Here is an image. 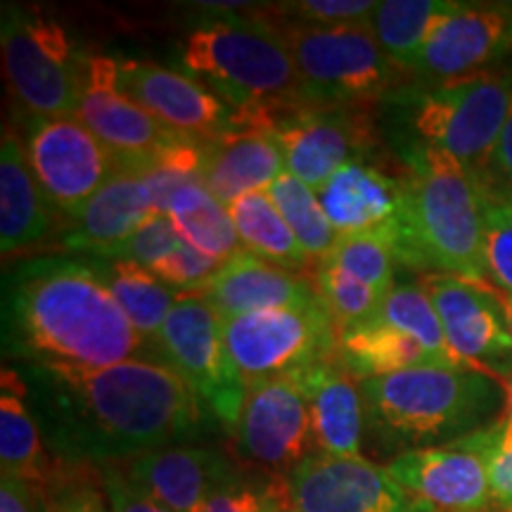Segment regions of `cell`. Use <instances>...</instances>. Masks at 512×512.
<instances>
[{"instance_id": "cell-1", "label": "cell", "mask_w": 512, "mask_h": 512, "mask_svg": "<svg viewBox=\"0 0 512 512\" xmlns=\"http://www.w3.org/2000/svg\"><path fill=\"white\" fill-rule=\"evenodd\" d=\"M36 418L72 465H119L200 437L204 403L162 358L100 370L31 366Z\"/></svg>"}, {"instance_id": "cell-2", "label": "cell", "mask_w": 512, "mask_h": 512, "mask_svg": "<svg viewBox=\"0 0 512 512\" xmlns=\"http://www.w3.org/2000/svg\"><path fill=\"white\" fill-rule=\"evenodd\" d=\"M12 330L31 366L100 370L155 358L98 268L74 259H36L17 273Z\"/></svg>"}, {"instance_id": "cell-3", "label": "cell", "mask_w": 512, "mask_h": 512, "mask_svg": "<svg viewBox=\"0 0 512 512\" xmlns=\"http://www.w3.org/2000/svg\"><path fill=\"white\" fill-rule=\"evenodd\" d=\"M366 430L396 456L458 444L503 411V384L465 366H425L361 380Z\"/></svg>"}, {"instance_id": "cell-4", "label": "cell", "mask_w": 512, "mask_h": 512, "mask_svg": "<svg viewBox=\"0 0 512 512\" xmlns=\"http://www.w3.org/2000/svg\"><path fill=\"white\" fill-rule=\"evenodd\" d=\"M392 245L403 266L486 285L484 216L475 176L444 152L411 147Z\"/></svg>"}, {"instance_id": "cell-5", "label": "cell", "mask_w": 512, "mask_h": 512, "mask_svg": "<svg viewBox=\"0 0 512 512\" xmlns=\"http://www.w3.org/2000/svg\"><path fill=\"white\" fill-rule=\"evenodd\" d=\"M183 67L238 112L247 124L256 112L299 100V76L283 31L240 17H216L188 31Z\"/></svg>"}, {"instance_id": "cell-6", "label": "cell", "mask_w": 512, "mask_h": 512, "mask_svg": "<svg viewBox=\"0 0 512 512\" xmlns=\"http://www.w3.org/2000/svg\"><path fill=\"white\" fill-rule=\"evenodd\" d=\"M406 105L422 147L444 152L475 178H484L512 114V81L484 72L434 83L413 93Z\"/></svg>"}, {"instance_id": "cell-7", "label": "cell", "mask_w": 512, "mask_h": 512, "mask_svg": "<svg viewBox=\"0 0 512 512\" xmlns=\"http://www.w3.org/2000/svg\"><path fill=\"white\" fill-rule=\"evenodd\" d=\"M299 76V100L311 107H363L392 91L403 69L382 53L368 24L280 27Z\"/></svg>"}, {"instance_id": "cell-8", "label": "cell", "mask_w": 512, "mask_h": 512, "mask_svg": "<svg viewBox=\"0 0 512 512\" xmlns=\"http://www.w3.org/2000/svg\"><path fill=\"white\" fill-rule=\"evenodd\" d=\"M3 67L10 91L24 114L69 117L76 114L83 50L46 12L3 5L0 24Z\"/></svg>"}, {"instance_id": "cell-9", "label": "cell", "mask_w": 512, "mask_h": 512, "mask_svg": "<svg viewBox=\"0 0 512 512\" xmlns=\"http://www.w3.org/2000/svg\"><path fill=\"white\" fill-rule=\"evenodd\" d=\"M280 145L292 176L318 190L351 162H363L375 147L373 119L363 107H311L302 100L283 102L254 114Z\"/></svg>"}, {"instance_id": "cell-10", "label": "cell", "mask_w": 512, "mask_h": 512, "mask_svg": "<svg viewBox=\"0 0 512 512\" xmlns=\"http://www.w3.org/2000/svg\"><path fill=\"white\" fill-rule=\"evenodd\" d=\"M223 339L235 368L247 384L292 375L337 354L339 330L323 297L223 320Z\"/></svg>"}, {"instance_id": "cell-11", "label": "cell", "mask_w": 512, "mask_h": 512, "mask_svg": "<svg viewBox=\"0 0 512 512\" xmlns=\"http://www.w3.org/2000/svg\"><path fill=\"white\" fill-rule=\"evenodd\" d=\"M162 361L169 363L204 408L223 425H238L247 382L235 368L223 339V320L200 292H181L157 339Z\"/></svg>"}, {"instance_id": "cell-12", "label": "cell", "mask_w": 512, "mask_h": 512, "mask_svg": "<svg viewBox=\"0 0 512 512\" xmlns=\"http://www.w3.org/2000/svg\"><path fill=\"white\" fill-rule=\"evenodd\" d=\"M17 133L38 185L57 214L67 216V221L119 171L117 157L93 136L91 128L76 119V114H22Z\"/></svg>"}, {"instance_id": "cell-13", "label": "cell", "mask_w": 512, "mask_h": 512, "mask_svg": "<svg viewBox=\"0 0 512 512\" xmlns=\"http://www.w3.org/2000/svg\"><path fill=\"white\" fill-rule=\"evenodd\" d=\"M76 119L117 157L119 169L131 174L185 138L143 110L121 88L119 60L100 53L83 55Z\"/></svg>"}, {"instance_id": "cell-14", "label": "cell", "mask_w": 512, "mask_h": 512, "mask_svg": "<svg viewBox=\"0 0 512 512\" xmlns=\"http://www.w3.org/2000/svg\"><path fill=\"white\" fill-rule=\"evenodd\" d=\"M420 285L437 309L453 361L503 382L512 373V335L501 292L446 273L422 275Z\"/></svg>"}, {"instance_id": "cell-15", "label": "cell", "mask_w": 512, "mask_h": 512, "mask_svg": "<svg viewBox=\"0 0 512 512\" xmlns=\"http://www.w3.org/2000/svg\"><path fill=\"white\" fill-rule=\"evenodd\" d=\"M238 448L249 463L285 477L316 453L309 401L297 375L266 377L247 384L235 425Z\"/></svg>"}, {"instance_id": "cell-16", "label": "cell", "mask_w": 512, "mask_h": 512, "mask_svg": "<svg viewBox=\"0 0 512 512\" xmlns=\"http://www.w3.org/2000/svg\"><path fill=\"white\" fill-rule=\"evenodd\" d=\"M283 479L287 501L297 512H432L387 467L363 456L313 453Z\"/></svg>"}, {"instance_id": "cell-17", "label": "cell", "mask_w": 512, "mask_h": 512, "mask_svg": "<svg viewBox=\"0 0 512 512\" xmlns=\"http://www.w3.org/2000/svg\"><path fill=\"white\" fill-rule=\"evenodd\" d=\"M121 88L157 121L185 138L211 140L238 124V112L221 95L150 60H119Z\"/></svg>"}, {"instance_id": "cell-18", "label": "cell", "mask_w": 512, "mask_h": 512, "mask_svg": "<svg viewBox=\"0 0 512 512\" xmlns=\"http://www.w3.org/2000/svg\"><path fill=\"white\" fill-rule=\"evenodd\" d=\"M512 50L510 5H463L434 29L413 72L434 83L467 79Z\"/></svg>"}, {"instance_id": "cell-19", "label": "cell", "mask_w": 512, "mask_h": 512, "mask_svg": "<svg viewBox=\"0 0 512 512\" xmlns=\"http://www.w3.org/2000/svg\"><path fill=\"white\" fill-rule=\"evenodd\" d=\"M389 475L432 512H503L482 456L458 444L394 456Z\"/></svg>"}, {"instance_id": "cell-20", "label": "cell", "mask_w": 512, "mask_h": 512, "mask_svg": "<svg viewBox=\"0 0 512 512\" xmlns=\"http://www.w3.org/2000/svg\"><path fill=\"white\" fill-rule=\"evenodd\" d=\"M0 467L3 475L17 477L53 503L91 465H72L46 451L43 430L31 408L29 384L17 370L0 373Z\"/></svg>"}, {"instance_id": "cell-21", "label": "cell", "mask_w": 512, "mask_h": 512, "mask_svg": "<svg viewBox=\"0 0 512 512\" xmlns=\"http://www.w3.org/2000/svg\"><path fill=\"white\" fill-rule=\"evenodd\" d=\"M143 494L174 512H204L209 496L238 472L226 453L207 446H169L114 465Z\"/></svg>"}, {"instance_id": "cell-22", "label": "cell", "mask_w": 512, "mask_h": 512, "mask_svg": "<svg viewBox=\"0 0 512 512\" xmlns=\"http://www.w3.org/2000/svg\"><path fill=\"white\" fill-rule=\"evenodd\" d=\"M195 292L202 294L221 320L304 306L318 297V287L309 275L275 266L247 249L223 261L209 283Z\"/></svg>"}, {"instance_id": "cell-23", "label": "cell", "mask_w": 512, "mask_h": 512, "mask_svg": "<svg viewBox=\"0 0 512 512\" xmlns=\"http://www.w3.org/2000/svg\"><path fill=\"white\" fill-rule=\"evenodd\" d=\"M294 375L302 382L309 401L316 453L337 458L361 456L366 432L361 384L342 366L337 354L311 363Z\"/></svg>"}, {"instance_id": "cell-24", "label": "cell", "mask_w": 512, "mask_h": 512, "mask_svg": "<svg viewBox=\"0 0 512 512\" xmlns=\"http://www.w3.org/2000/svg\"><path fill=\"white\" fill-rule=\"evenodd\" d=\"M316 192L339 238L382 235L394 242L401 211V178L384 174L375 164L351 162Z\"/></svg>"}, {"instance_id": "cell-25", "label": "cell", "mask_w": 512, "mask_h": 512, "mask_svg": "<svg viewBox=\"0 0 512 512\" xmlns=\"http://www.w3.org/2000/svg\"><path fill=\"white\" fill-rule=\"evenodd\" d=\"M157 214L143 178L131 171H117L69 219V228L60 238L67 252L107 259L114 249L131 238L143 223Z\"/></svg>"}, {"instance_id": "cell-26", "label": "cell", "mask_w": 512, "mask_h": 512, "mask_svg": "<svg viewBox=\"0 0 512 512\" xmlns=\"http://www.w3.org/2000/svg\"><path fill=\"white\" fill-rule=\"evenodd\" d=\"M287 171L280 145L256 126H235L204 140L202 183L216 200L235 204L249 192L268 190Z\"/></svg>"}, {"instance_id": "cell-27", "label": "cell", "mask_w": 512, "mask_h": 512, "mask_svg": "<svg viewBox=\"0 0 512 512\" xmlns=\"http://www.w3.org/2000/svg\"><path fill=\"white\" fill-rule=\"evenodd\" d=\"M53 204L31 171L17 128H5L0 145V249L15 254L50 238L55 228Z\"/></svg>"}, {"instance_id": "cell-28", "label": "cell", "mask_w": 512, "mask_h": 512, "mask_svg": "<svg viewBox=\"0 0 512 512\" xmlns=\"http://www.w3.org/2000/svg\"><path fill=\"white\" fill-rule=\"evenodd\" d=\"M337 358L358 382L413 368L446 366L418 339L377 318L339 332Z\"/></svg>"}, {"instance_id": "cell-29", "label": "cell", "mask_w": 512, "mask_h": 512, "mask_svg": "<svg viewBox=\"0 0 512 512\" xmlns=\"http://www.w3.org/2000/svg\"><path fill=\"white\" fill-rule=\"evenodd\" d=\"M100 278L105 280L107 290L112 292V297L117 299L121 311L126 313L128 323L133 325V330L150 344V349L157 351V339L162 332L166 318H169L171 309H174L178 290L169 287L157 278L150 268L133 264V261H105L98 259ZM162 358V356H159Z\"/></svg>"}, {"instance_id": "cell-30", "label": "cell", "mask_w": 512, "mask_h": 512, "mask_svg": "<svg viewBox=\"0 0 512 512\" xmlns=\"http://www.w3.org/2000/svg\"><path fill=\"white\" fill-rule=\"evenodd\" d=\"M456 5L451 0H382L368 27L382 53L403 72H413L434 29Z\"/></svg>"}, {"instance_id": "cell-31", "label": "cell", "mask_w": 512, "mask_h": 512, "mask_svg": "<svg viewBox=\"0 0 512 512\" xmlns=\"http://www.w3.org/2000/svg\"><path fill=\"white\" fill-rule=\"evenodd\" d=\"M228 209L230 216H233L235 230L240 235L242 249L292 273L306 275L313 271L316 264L294 238L292 228L287 226L283 214L275 207L266 190L249 192L235 204H230Z\"/></svg>"}, {"instance_id": "cell-32", "label": "cell", "mask_w": 512, "mask_h": 512, "mask_svg": "<svg viewBox=\"0 0 512 512\" xmlns=\"http://www.w3.org/2000/svg\"><path fill=\"white\" fill-rule=\"evenodd\" d=\"M166 216L174 221L178 235L209 259L226 261L242 249L230 209L216 200L202 181L178 190Z\"/></svg>"}, {"instance_id": "cell-33", "label": "cell", "mask_w": 512, "mask_h": 512, "mask_svg": "<svg viewBox=\"0 0 512 512\" xmlns=\"http://www.w3.org/2000/svg\"><path fill=\"white\" fill-rule=\"evenodd\" d=\"M266 192L313 264H323L339 242V235L320 207L318 192L290 171H285Z\"/></svg>"}, {"instance_id": "cell-34", "label": "cell", "mask_w": 512, "mask_h": 512, "mask_svg": "<svg viewBox=\"0 0 512 512\" xmlns=\"http://www.w3.org/2000/svg\"><path fill=\"white\" fill-rule=\"evenodd\" d=\"M373 318L415 337L420 344H425L441 363H446V366H458L446 344L444 328H441L437 309H434L430 294L425 292V287L420 283L394 285L392 292H389L387 299L382 302L380 311H377Z\"/></svg>"}, {"instance_id": "cell-35", "label": "cell", "mask_w": 512, "mask_h": 512, "mask_svg": "<svg viewBox=\"0 0 512 512\" xmlns=\"http://www.w3.org/2000/svg\"><path fill=\"white\" fill-rule=\"evenodd\" d=\"M484 216V271L486 283L512 297V207L494 183L475 178Z\"/></svg>"}, {"instance_id": "cell-36", "label": "cell", "mask_w": 512, "mask_h": 512, "mask_svg": "<svg viewBox=\"0 0 512 512\" xmlns=\"http://www.w3.org/2000/svg\"><path fill=\"white\" fill-rule=\"evenodd\" d=\"M202 162H204V140L183 138L159 152L150 159L138 176L143 178L147 192L152 197V207L159 214H166L169 202L174 195L188 183L202 181Z\"/></svg>"}, {"instance_id": "cell-37", "label": "cell", "mask_w": 512, "mask_h": 512, "mask_svg": "<svg viewBox=\"0 0 512 512\" xmlns=\"http://www.w3.org/2000/svg\"><path fill=\"white\" fill-rule=\"evenodd\" d=\"M316 287L332 318H335L339 332L351 328V325L366 323L380 311L382 302L387 299V294L373 290V287L354 278L332 261L318 264Z\"/></svg>"}, {"instance_id": "cell-38", "label": "cell", "mask_w": 512, "mask_h": 512, "mask_svg": "<svg viewBox=\"0 0 512 512\" xmlns=\"http://www.w3.org/2000/svg\"><path fill=\"white\" fill-rule=\"evenodd\" d=\"M325 261H332L339 268L363 280L373 290L389 294L394 283L396 254L392 242L382 235H354V238H339L332 254Z\"/></svg>"}, {"instance_id": "cell-39", "label": "cell", "mask_w": 512, "mask_h": 512, "mask_svg": "<svg viewBox=\"0 0 512 512\" xmlns=\"http://www.w3.org/2000/svg\"><path fill=\"white\" fill-rule=\"evenodd\" d=\"M287 505L283 477H245L238 470L209 496L204 512H283Z\"/></svg>"}, {"instance_id": "cell-40", "label": "cell", "mask_w": 512, "mask_h": 512, "mask_svg": "<svg viewBox=\"0 0 512 512\" xmlns=\"http://www.w3.org/2000/svg\"><path fill=\"white\" fill-rule=\"evenodd\" d=\"M181 240L183 238L178 235L174 221H171L166 214H159L157 211V214H152L150 219H147L143 226H140L136 233L124 242V245L114 249L105 261H112V259L133 261V264L145 266L152 271L164 256L174 252V247Z\"/></svg>"}, {"instance_id": "cell-41", "label": "cell", "mask_w": 512, "mask_h": 512, "mask_svg": "<svg viewBox=\"0 0 512 512\" xmlns=\"http://www.w3.org/2000/svg\"><path fill=\"white\" fill-rule=\"evenodd\" d=\"M223 261L209 259L202 252H197L195 247L181 240L174 247V252L164 256L159 264L152 268V273L157 275L162 283L174 287L178 292H195L202 290L209 283L211 275L219 271Z\"/></svg>"}, {"instance_id": "cell-42", "label": "cell", "mask_w": 512, "mask_h": 512, "mask_svg": "<svg viewBox=\"0 0 512 512\" xmlns=\"http://www.w3.org/2000/svg\"><path fill=\"white\" fill-rule=\"evenodd\" d=\"M283 8V12L297 19L299 24L347 27V24H368L377 3L375 0H299Z\"/></svg>"}, {"instance_id": "cell-43", "label": "cell", "mask_w": 512, "mask_h": 512, "mask_svg": "<svg viewBox=\"0 0 512 512\" xmlns=\"http://www.w3.org/2000/svg\"><path fill=\"white\" fill-rule=\"evenodd\" d=\"M458 446L470 448L477 456H482L498 508L512 512V446H494L491 441H486L482 430L458 441Z\"/></svg>"}, {"instance_id": "cell-44", "label": "cell", "mask_w": 512, "mask_h": 512, "mask_svg": "<svg viewBox=\"0 0 512 512\" xmlns=\"http://www.w3.org/2000/svg\"><path fill=\"white\" fill-rule=\"evenodd\" d=\"M98 470L100 486L105 491V498L110 503L112 512H174L166 508V505L157 503L152 496L136 489L114 465L98 467Z\"/></svg>"}, {"instance_id": "cell-45", "label": "cell", "mask_w": 512, "mask_h": 512, "mask_svg": "<svg viewBox=\"0 0 512 512\" xmlns=\"http://www.w3.org/2000/svg\"><path fill=\"white\" fill-rule=\"evenodd\" d=\"M53 508L57 512H112L110 503H107L105 491L100 486V470L91 467L88 472L76 479L67 491H62L55 498Z\"/></svg>"}, {"instance_id": "cell-46", "label": "cell", "mask_w": 512, "mask_h": 512, "mask_svg": "<svg viewBox=\"0 0 512 512\" xmlns=\"http://www.w3.org/2000/svg\"><path fill=\"white\" fill-rule=\"evenodd\" d=\"M48 501L22 479L0 475V512H48Z\"/></svg>"}, {"instance_id": "cell-47", "label": "cell", "mask_w": 512, "mask_h": 512, "mask_svg": "<svg viewBox=\"0 0 512 512\" xmlns=\"http://www.w3.org/2000/svg\"><path fill=\"white\" fill-rule=\"evenodd\" d=\"M486 181H491L498 188H503L505 192H512V114L505 124L501 140H498L494 159H491L489 174L484 176Z\"/></svg>"}, {"instance_id": "cell-48", "label": "cell", "mask_w": 512, "mask_h": 512, "mask_svg": "<svg viewBox=\"0 0 512 512\" xmlns=\"http://www.w3.org/2000/svg\"><path fill=\"white\" fill-rule=\"evenodd\" d=\"M503 384V411L498 418L484 427L482 434L494 446H512V373L505 377Z\"/></svg>"}, {"instance_id": "cell-49", "label": "cell", "mask_w": 512, "mask_h": 512, "mask_svg": "<svg viewBox=\"0 0 512 512\" xmlns=\"http://www.w3.org/2000/svg\"><path fill=\"white\" fill-rule=\"evenodd\" d=\"M501 302H503L505 320H508V328H510V335H512V297H505V294H501Z\"/></svg>"}, {"instance_id": "cell-50", "label": "cell", "mask_w": 512, "mask_h": 512, "mask_svg": "<svg viewBox=\"0 0 512 512\" xmlns=\"http://www.w3.org/2000/svg\"><path fill=\"white\" fill-rule=\"evenodd\" d=\"M484 181H486V178H484ZM489 183H491V181H489ZM496 188H498V185H496ZM498 190H501L503 200H505V202H508V204H510V207H512V192H505L503 188H498Z\"/></svg>"}, {"instance_id": "cell-51", "label": "cell", "mask_w": 512, "mask_h": 512, "mask_svg": "<svg viewBox=\"0 0 512 512\" xmlns=\"http://www.w3.org/2000/svg\"><path fill=\"white\" fill-rule=\"evenodd\" d=\"M283 512H297V510H294V508H292V505H287V508H285Z\"/></svg>"}, {"instance_id": "cell-52", "label": "cell", "mask_w": 512, "mask_h": 512, "mask_svg": "<svg viewBox=\"0 0 512 512\" xmlns=\"http://www.w3.org/2000/svg\"><path fill=\"white\" fill-rule=\"evenodd\" d=\"M48 512H57V510L53 508V505H48Z\"/></svg>"}]
</instances>
